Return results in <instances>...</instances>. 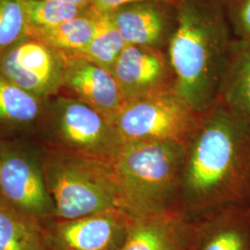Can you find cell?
Listing matches in <instances>:
<instances>
[{"label": "cell", "mask_w": 250, "mask_h": 250, "mask_svg": "<svg viewBox=\"0 0 250 250\" xmlns=\"http://www.w3.org/2000/svg\"><path fill=\"white\" fill-rule=\"evenodd\" d=\"M179 202L180 211L194 221L250 206V123L217 100L201 112L187 143Z\"/></svg>", "instance_id": "6da1fadb"}, {"label": "cell", "mask_w": 250, "mask_h": 250, "mask_svg": "<svg viewBox=\"0 0 250 250\" xmlns=\"http://www.w3.org/2000/svg\"><path fill=\"white\" fill-rule=\"evenodd\" d=\"M178 24L168 46L175 93L201 113L217 100L234 36L226 0H181Z\"/></svg>", "instance_id": "7a4b0ae2"}, {"label": "cell", "mask_w": 250, "mask_h": 250, "mask_svg": "<svg viewBox=\"0 0 250 250\" xmlns=\"http://www.w3.org/2000/svg\"><path fill=\"white\" fill-rule=\"evenodd\" d=\"M44 167L55 220L108 211L134 215L111 164L45 148Z\"/></svg>", "instance_id": "3957f363"}, {"label": "cell", "mask_w": 250, "mask_h": 250, "mask_svg": "<svg viewBox=\"0 0 250 250\" xmlns=\"http://www.w3.org/2000/svg\"><path fill=\"white\" fill-rule=\"evenodd\" d=\"M187 144H125L111 164L134 215L175 210Z\"/></svg>", "instance_id": "277c9868"}, {"label": "cell", "mask_w": 250, "mask_h": 250, "mask_svg": "<svg viewBox=\"0 0 250 250\" xmlns=\"http://www.w3.org/2000/svg\"><path fill=\"white\" fill-rule=\"evenodd\" d=\"M36 139L47 150L108 164L125 145L107 117L62 95L46 99Z\"/></svg>", "instance_id": "5b68a950"}, {"label": "cell", "mask_w": 250, "mask_h": 250, "mask_svg": "<svg viewBox=\"0 0 250 250\" xmlns=\"http://www.w3.org/2000/svg\"><path fill=\"white\" fill-rule=\"evenodd\" d=\"M200 114L175 92H170L126 101L109 121L125 144H187L197 128Z\"/></svg>", "instance_id": "8992f818"}, {"label": "cell", "mask_w": 250, "mask_h": 250, "mask_svg": "<svg viewBox=\"0 0 250 250\" xmlns=\"http://www.w3.org/2000/svg\"><path fill=\"white\" fill-rule=\"evenodd\" d=\"M45 148L34 138L0 139V197L42 222L54 219L44 167Z\"/></svg>", "instance_id": "52a82bcc"}, {"label": "cell", "mask_w": 250, "mask_h": 250, "mask_svg": "<svg viewBox=\"0 0 250 250\" xmlns=\"http://www.w3.org/2000/svg\"><path fill=\"white\" fill-rule=\"evenodd\" d=\"M66 57L26 35L0 53V72L20 88L40 99L60 95Z\"/></svg>", "instance_id": "ba28073f"}, {"label": "cell", "mask_w": 250, "mask_h": 250, "mask_svg": "<svg viewBox=\"0 0 250 250\" xmlns=\"http://www.w3.org/2000/svg\"><path fill=\"white\" fill-rule=\"evenodd\" d=\"M133 215L108 211L44 222L51 250H121Z\"/></svg>", "instance_id": "9c48e42d"}, {"label": "cell", "mask_w": 250, "mask_h": 250, "mask_svg": "<svg viewBox=\"0 0 250 250\" xmlns=\"http://www.w3.org/2000/svg\"><path fill=\"white\" fill-rule=\"evenodd\" d=\"M111 72L125 102L175 92V76L167 50L127 45Z\"/></svg>", "instance_id": "30bf717a"}, {"label": "cell", "mask_w": 250, "mask_h": 250, "mask_svg": "<svg viewBox=\"0 0 250 250\" xmlns=\"http://www.w3.org/2000/svg\"><path fill=\"white\" fill-rule=\"evenodd\" d=\"M107 14L127 45L162 50L168 49L178 24L177 5L164 1L132 2Z\"/></svg>", "instance_id": "8fae6325"}, {"label": "cell", "mask_w": 250, "mask_h": 250, "mask_svg": "<svg viewBox=\"0 0 250 250\" xmlns=\"http://www.w3.org/2000/svg\"><path fill=\"white\" fill-rule=\"evenodd\" d=\"M60 95L79 100L109 120L125 99L112 72L79 57L65 56Z\"/></svg>", "instance_id": "7c38bea8"}, {"label": "cell", "mask_w": 250, "mask_h": 250, "mask_svg": "<svg viewBox=\"0 0 250 250\" xmlns=\"http://www.w3.org/2000/svg\"><path fill=\"white\" fill-rule=\"evenodd\" d=\"M197 230L179 209L133 215L121 250H194Z\"/></svg>", "instance_id": "4fadbf2b"}, {"label": "cell", "mask_w": 250, "mask_h": 250, "mask_svg": "<svg viewBox=\"0 0 250 250\" xmlns=\"http://www.w3.org/2000/svg\"><path fill=\"white\" fill-rule=\"evenodd\" d=\"M46 99L20 88L0 72V139H36Z\"/></svg>", "instance_id": "5bb4252c"}, {"label": "cell", "mask_w": 250, "mask_h": 250, "mask_svg": "<svg viewBox=\"0 0 250 250\" xmlns=\"http://www.w3.org/2000/svg\"><path fill=\"white\" fill-rule=\"evenodd\" d=\"M194 250H250V206H231L197 222Z\"/></svg>", "instance_id": "9a60e30c"}, {"label": "cell", "mask_w": 250, "mask_h": 250, "mask_svg": "<svg viewBox=\"0 0 250 250\" xmlns=\"http://www.w3.org/2000/svg\"><path fill=\"white\" fill-rule=\"evenodd\" d=\"M233 114L250 123V43L232 40L217 96Z\"/></svg>", "instance_id": "2e32d148"}, {"label": "cell", "mask_w": 250, "mask_h": 250, "mask_svg": "<svg viewBox=\"0 0 250 250\" xmlns=\"http://www.w3.org/2000/svg\"><path fill=\"white\" fill-rule=\"evenodd\" d=\"M0 250H51L44 222L1 197Z\"/></svg>", "instance_id": "e0dca14e"}, {"label": "cell", "mask_w": 250, "mask_h": 250, "mask_svg": "<svg viewBox=\"0 0 250 250\" xmlns=\"http://www.w3.org/2000/svg\"><path fill=\"white\" fill-rule=\"evenodd\" d=\"M103 14L92 8L79 17L60 25L27 34L45 42L65 56H77L89 45L98 34Z\"/></svg>", "instance_id": "ac0fdd59"}, {"label": "cell", "mask_w": 250, "mask_h": 250, "mask_svg": "<svg viewBox=\"0 0 250 250\" xmlns=\"http://www.w3.org/2000/svg\"><path fill=\"white\" fill-rule=\"evenodd\" d=\"M90 8L58 0H24L27 34L60 25L84 14Z\"/></svg>", "instance_id": "d6986e66"}, {"label": "cell", "mask_w": 250, "mask_h": 250, "mask_svg": "<svg viewBox=\"0 0 250 250\" xmlns=\"http://www.w3.org/2000/svg\"><path fill=\"white\" fill-rule=\"evenodd\" d=\"M126 45L124 37L107 14H103L98 34L89 45L77 56L111 72Z\"/></svg>", "instance_id": "ffe728a7"}, {"label": "cell", "mask_w": 250, "mask_h": 250, "mask_svg": "<svg viewBox=\"0 0 250 250\" xmlns=\"http://www.w3.org/2000/svg\"><path fill=\"white\" fill-rule=\"evenodd\" d=\"M26 35L24 0H0V53Z\"/></svg>", "instance_id": "44dd1931"}, {"label": "cell", "mask_w": 250, "mask_h": 250, "mask_svg": "<svg viewBox=\"0 0 250 250\" xmlns=\"http://www.w3.org/2000/svg\"><path fill=\"white\" fill-rule=\"evenodd\" d=\"M226 9L233 36L250 43V0H226Z\"/></svg>", "instance_id": "7402d4cb"}, {"label": "cell", "mask_w": 250, "mask_h": 250, "mask_svg": "<svg viewBox=\"0 0 250 250\" xmlns=\"http://www.w3.org/2000/svg\"><path fill=\"white\" fill-rule=\"evenodd\" d=\"M138 1H147V0H91L90 7L99 14H107L120 6L132 3V2H138ZM157 1H164V2H169V3L177 5L181 0H157Z\"/></svg>", "instance_id": "603a6c76"}, {"label": "cell", "mask_w": 250, "mask_h": 250, "mask_svg": "<svg viewBox=\"0 0 250 250\" xmlns=\"http://www.w3.org/2000/svg\"><path fill=\"white\" fill-rule=\"evenodd\" d=\"M32 1H44V0H32ZM58 1L67 2L74 5L82 6V7H90V4H91V0H58Z\"/></svg>", "instance_id": "cb8c5ba5"}]
</instances>
